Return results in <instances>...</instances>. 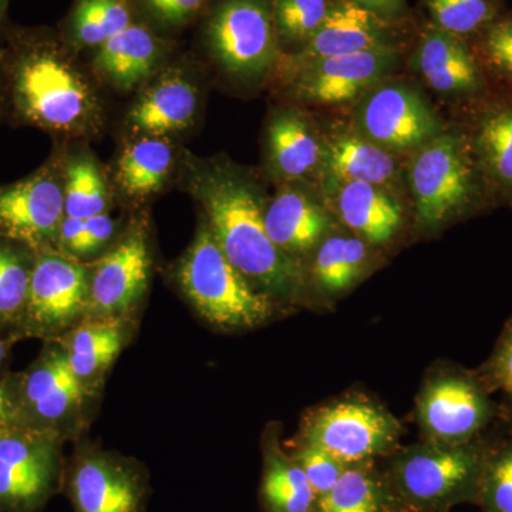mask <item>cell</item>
Segmentation results:
<instances>
[{"label": "cell", "instance_id": "obj_1", "mask_svg": "<svg viewBox=\"0 0 512 512\" xmlns=\"http://www.w3.org/2000/svg\"><path fill=\"white\" fill-rule=\"evenodd\" d=\"M181 187L200 204L204 222L241 274L276 302H301L308 281L302 264L281 251L265 228L268 200L249 171L228 158L183 150Z\"/></svg>", "mask_w": 512, "mask_h": 512}, {"label": "cell", "instance_id": "obj_2", "mask_svg": "<svg viewBox=\"0 0 512 512\" xmlns=\"http://www.w3.org/2000/svg\"><path fill=\"white\" fill-rule=\"evenodd\" d=\"M64 43L28 39L5 63L13 109L20 121L64 140H94L106 127V107L93 74Z\"/></svg>", "mask_w": 512, "mask_h": 512}, {"label": "cell", "instance_id": "obj_3", "mask_svg": "<svg viewBox=\"0 0 512 512\" xmlns=\"http://www.w3.org/2000/svg\"><path fill=\"white\" fill-rule=\"evenodd\" d=\"M491 444L423 440L396 450L380 470L392 512H448L460 504H476Z\"/></svg>", "mask_w": 512, "mask_h": 512}, {"label": "cell", "instance_id": "obj_4", "mask_svg": "<svg viewBox=\"0 0 512 512\" xmlns=\"http://www.w3.org/2000/svg\"><path fill=\"white\" fill-rule=\"evenodd\" d=\"M175 276L195 311L218 329L259 328L274 318L278 308L274 298L259 291L228 261L204 221L181 256Z\"/></svg>", "mask_w": 512, "mask_h": 512}, {"label": "cell", "instance_id": "obj_5", "mask_svg": "<svg viewBox=\"0 0 512 512\" xmlns=\"http://www.w3.org/2000/svg\"><path fill=\"white\" fill-rule=\"evenodd\" d=\"M409 181L421 231L443 228L467 214L480 202L485 184L470 138L457 131H441L414 151Z\"/></svg>", "mask_w": 512, "mask_h": 512}, {"label": "cell", "instance_id": "obj_6", "mask_svg": "<svg viewBox=\"0 0 512 512\" xmlns=\"http://www.w3.org/2000/svg\"><path fill=\"white\" fill-rule=\"evenodd\" d=\"M402 431V423L379 403L345 397L312 410L303 420L299 441L323 448L352 466L392 456Z\"/></svg>", "mask_w": 512, "mask_h": 512}, {"label": "cell", "instance_id": "obj_7", "mask_svg": "<svg viewBox=\"0 0 512 512\" xmlns=\"http://www.w3.org/2000/svg\"><path fill=\"white\" fill-rule=\"evenodd\" d=\"M477 373L456 366L434 370L421 386L416 417L423 440L466 444L481 439L497 407Z\"/></svg>", "mask_w": 512, "mask_h": 512}, {"label": "cell", "instance_id": "obj_8", "mask_svg": "<svg viewBox=\"0 0 512 512\" xmlns=\"http://www.w3.org/2000/svg\"><path fill=\"white\" fill-rule=\"evenodd\" d=\"M215 62L239 80L262 79L281 57L271 0H222L207 26Z\"/></svg>", "mask_w": 512, "mask_h": 512}, {"label": "cell", "instance_id": "obj_9", "mask_svg": "<svg viewBox=\"0 0 512 512\" xmlns=\"http://www.w3.org/2000/svg\"><path fill=\"white\" fill-rule=\"evenodd\" d=\"M59 477V436L46 427L0 429V508L32 512L52 494Z\"/></svg>", "mask_w": 512, "mask_h": 512}, {"label": "cell", "instance_id": "obj_10", "mask_svg": "<svg viewBox=\"0 0 512 512\" xmlns=\"http://www.w3.org/2000/svg\"><path fill=\"white\" fill-rule=\"evenodd\" d=\"M63 220V156L18 183L0 187V238L36 252L56 249Z\"/></svg>", "mask_w": 512, "mask_h": 512}, {"label": "cell", "instance_id": "obj_11", "mask_svg": "<svg viewBox=\"0 0 512 512\" xmlns=\"http://www.w3.org/2000/svg\"><path fill=\"white\" fill-rule=\"evenodd\" d=\"M151 262L146 221H133L113 248L89 268L84 319H123L134 311L147 291Z\"/></svg>", "mask_w": 512, "mask_h": 512}, {"label": "cell", "instance_id": "obj_12", "mask_svg": "<svg viewBox=\"0 0 512 512\" xmlns=\"http://www.w3.org/2000/svg\"><path fill=\"white\" fill-rule=\"evenodd\" d=\"M356 124L359 134L393 154L417 151L441 133L429 104L403 84H377L363 94Z\"/></svg>", "mask_w": 512, "mask_h": 512}, {"label": "cell", "instance_id": "obj_13", "mask_svg": "<svg viewBox=\"0 0 512 512\" xmlns=\"http://www.w3.org/2000/svg\"><path fill=\"white\" fill-rule=\"evenodd\" d=\"M89 268L79 259L56 251L36 252L32 265L25 318L39 333H59L86 312Z\"/></svg>", "mask_w": 512, "mask_h": 512}, {"label": "cell", "instance_id": "obj_14", "mask_svg": "<svg viewBox=\"0 0 512 512\" xmlns=\"http://www.w3.org/2000/svg\"><path fill=\"white\" fill-rule=\"evenodd\" d=\"M393 39L392 20L380 18L352 0H332L315 35L291 55H281L275 69L289 82L299 70L318 60L397 47Z\"/></svg>", "mask_w": 512, "mask_h": 512}, {"label": "cell", "instance_id": "obj_15", "mask_svg": "<svg viewBox=\"0 0 512 512\" xmlns=\"http://www.w3.org/2000/svg\"><path fill=\"white\" fill-rule=\"evenodd\" d=\"M397 47L367 50L318 60L289 80L292 93L306 103L335 104L359 99L377 86L399 62Z\"/></svg>", "mask_w": 512, "mask_h": 512}, {"label": "cell", "instance_id": "obj_16", "mask_svg": "<svg viewBox=\"0 0 512 512\" xmlns=\"http://www.w3.org/2000/svg\"><path fill=\"white\" fill-rule=\"evenodd\" d=\"M74 512H144L146 480L123 458L82 451L69 480Z\"/></svg>", "mask_w": 512, "mask_h": 512}, {"label": "cell", "instance_id": "obj_17", "mask_svg": "<svg viewBox=\"0 0 512 512\" xmlns=\"http://www.w3.org/2000/svg\"><path fill=\"white\" fill-rule=\"evenodd\" d=\"M201 110L200 86L181 66H168L141 87L127 111L130 136L173 138L197 123Z\"/></svg>", "mask_w": 512, "mask_h": 512}, {"label": "cell", "instance_id": "obj_18", "mask_svg": "<svg viewBox=\"0 0 512 512\" xmlns=\"http://www.w3.org/2000/svg\"><path fill=\"white\" fill-rule=\"evenodd\" d=\"M93 52L94 80L116 92L130 93L163 69L167 43L151 26L134 20Z\"/></svg>", "mask_w": 512, "mask_h": 512}, {"label": "cell", "instance_id": "obj_19", "mask_svg": "<svg viewBox=\"0 0 512 512\" xmlns=\"http://www.w3.org/2000/svg\"><path fill=\"white\" fill-rule=\"evenodd\" d=\"M265 228L276 247L302 264L303 256L313 254L333 231V222L315 195L301 183H289L281 184L275 197L268 201Z\"/></svg>", "mask_w": 512, "mask_h": 512}, {"label": "cell", "instance_id": "obj_20", "mask_svg": "<svg viewBox=\"0 0 512 512\" xmlns=\"http://www.w3.org/2000/svg\"><path fill=\"white\" fill-rule=\"evenodd\" d=\"M181 154L173 138L128 137L114 165V192L134 205L156 197L178 174Z\"/></svg>", "mask_w": 512, "mask_h": 512}, {"label": "cell", "instance_id": "obj_21", "mask_svg": "<svg viewBox=\"0 0 512 512\" xmlns=\"http://www.w3.org/2000/svg\"><path fill=\"white\" fill-rule=\"evenodd\" d=\"M265 136L266 168L279 183H303L320 168L323 143L302 111H274Z\"/></svg>", "mask_w": 512, "mask_h": 512}, {"label": "cell", "instance_id": "obj_22", "mask_svg": "<svg viewBox=\"0 0 512 512\" xmlns=\"http://www.w3.org/2000/svg\"><path fill=\"white\" fill-rule=\"evenodd\" d=\"M333 187V208L352 234L372 247L389 244L403 227L402 204L377 185L328 181Z\"/></svg>", "mask_w": 512, "mask_h": 512}, {"label": "cell", "instance_id": "obj_23", "mask_svg": "<svg viewBox=\"0 0 512 512\" xmlns=\"http://www.w3.org/2000/svg\"><path fill=\"white\" fill-rule=\"evenodd\" d=\"M414 56L421 76L439 93L470 96L483 89V70L463 37L431 26Z\"/></svg>", "mask_w": 512, "mask_h": 512}, {"label": "cell", "instance_id": "obj_24", "mask_svg": "<svg viewBox=\"0 0 512 512\" xmlns=\"http://www.w3.org/2000/svg\"><path fill=\"white\" fill-rule=\"evenodd\" d=\"M87 396L62 346L47 350L23 380L26 407L45 423H60L79 412Z\"/></svg>", "mask_w": 512, "mask_h": 512}, {"label": "cell", "instance_id": "obj_25", "mask_svg": "<svg viewBox=\"0 0 512 512\" xmlns=\"http://www.w3.org/2000/svg\"><path fill=\"white\" fill-rule=\"evenodd\" d=\"M326 181H359L390 188L397 183L394 154L376 146L362 134L342 133L323 143L322 164Z\"/></svg>", "mask_w": 512, "mask_h": 512}, {"label": "cell", "instance_id": "obj_26", "mask_svg": "<svg viewBox=\"0 0 512 512\" xmlns=\"http://www.w3.org/2000/svg\"><path fill=\"white\" fill-rule=\"evenodd\" d=\"M372 245L355 234H333L313 251L306 281L320 298H338L359 284L372 265Z\"/></svg>", "mask_w": 512, "mask_h": 512}, {"label": "cell", "instance_id": "obj_27", "mask_svg": "<svg viewBox=\"0 0 512 512\" xmlns=\"http://www.w3.org/2000/svg\"><path fill=\"white\" fill-rule=\"evenodd\" d=\"M123 343L121 319H86L64 335L62 348L87 394L99 389Z\"/></svg>", "mask_w": 512, "mask_h": 512}, {"label": "cell", "instance_id": "obj_28", "mask_svg": "<svg viewBox=\"0 0 512 512\" xmlns=\"http://www.w3.org/2000/svg\"><path fill=\"white\" fill-rule=\"evenodd\" d=\"M64 217L86 218L109 212L113 183L86 146L63 156Z\"/></svg>", "mask_w": 512, "mask_h": 512}, {"label": "cell", "instance_id": "obj_29", "mask_svg": "<svg viewBox=\"0 0 512 512\" xmlns=\"http://www.w3.org/2000/svg\"><path fill=\"white\" fill-rule=\"evenodd\" d=\"M470 141L485 184L512 200V101L484 111Z\"/></svg>", "mask_w": 512, "mask_h": 512}, {"label": "cell", "instance_id": "obj_30", "mask_svg": "<svg viewBox=\"0 0 512 512\" xmlns=\"http://www.w3.org/2000/svg\"><path fill=\"white\" fill-rule=\"evenodd\" d=\"M266 512H312L316 495L301 466L281 450L275 436L265 443L261 484Z\"/></svg>", "mask_w": 512, "mask_h": 512}, {"label": "cell", "instance_id": "obj_31", "mask_svg": "<svg viewBox=\"0 0 512 512\" xmlns=\"http://www.w3.org/2000/svg\"><path fill=\"white\" fill-rule=\"evenodd\" d=\"M134 22L131 0H76L64 25V45L76 53L96 50Z\"/></svg>", "mask_w": 512, "mask_h": 512}, {"label": "cell", "instance_id": "obj_32", "mask_svg": "<svg viewBox=\"0 0 512 512\" xmlns=\"http://www.w3.org/2000/svg\"><path fill=\"white\" fill-rule=\"evenodd\" d=\"M312 512H392L375 461L348 466L335 487L316 498Z\"/></svg>", "mask_w": 512, "mask_h": 512}, {"label": "cell", "instance_id": "obj_33", "mask_svg": "<svg viewBox=\"0 0 512 512\" xmlns=\"http://www.w3.org/2000/svg\"><path fill=\"white\" fill-rule=\"evenodd\" d=\"M434 28L471 39L500 16V0H426Z\"/></svg>", "mask_w": 512, "mask_h": 512}, {"label": "cell", "instance_id": "obj_34", "mask_svg": "<svg viewBox=\"0 0 512 512\" xmlns=\"http://www.w3.org/2000/svg\"><path fill=\"white\" fill-rule=\"evenodd\" d=\"M332 0H274L272 12L279 45L301 49L320 28Z\"/></svg>", "mask_w": 512, "mask_h": 512}, {"label": "cell", "instance_id": "obj_35", "mask_svg": "<svg viewBox=\"0 0 512 512\" xmlns=\"http://www.w3.org/2000/svg\"><path fill=\"white\" fill-rule=\"evenodd\" d=\"M476 504L483 512H512V437L491 444Z\"/></svg>", "mask_w": 512, "mask_h": 512}, {"label": "cell", "instance_id": "obj_36", "mask_svg": "<svg viewBox=\"0 0 512 512\" xmlns=\"http://www.w3.org/2000/svg\"><path fill=\"white\" fill-rule=\"evenodd\" d=\"M30 274L25 256L0 242V320H10L25 316L28 303Z\"/></svg>", "mask_w": 512, "mask_h": 512}, {"label": "cell", "instance_id": "obj_37", "mask_svg": "<svg viewBox=\"0 0 512 512\" xmlns=\"http://www.w3.org/2000/svg\"><path fill=\"white\" fill-rule=\"evenodd\" d=\"M476 39L485 66L512 82V13L498 16Z\"/></svg>", "mask_w": 512, "mask_h": 512}, {"label": "cell", "instance_id": "obj_38", "mask_svg": "<svg viewBox=\"0 0 512 512\" xmlns=\"http://www.w3.org/2000/svg\"><path fill=\"white\" fill-rule=\"evenodd\" d=\"M291 456L301 466L309 484L315 491L316 498L332 490L348 468L345 463L333 457L328 451L313 446V444L303 443V441H299L298 447L295 448Z\"/></svg>", "mask_w": 512, "mask_h": 512}, {"label": "cell", "instance_id": "obj_39", "mask_svg": "<svg viewBox=\"0 0 512 512\" xmlns=\"http://www.w3.org/2000/svg\"><path fill=\"white\" fill-rule=\"evenodd\" d=\"M131 3L154 25L177 29L191 22L208 0H131Z\"/></svg>", "mask_w": 512, "mask_h": 512}, {"label": "cell", "instance_id": "obj_40", "mask_svg": "<svg viewBox=\"0 0 512 512\" xmlns=\"http://www.w3.org/2000/svg\"><path fill=\"white\" fill-rule=\"evenodd\" d=\"M490 392L503 390L512 393V318L498 339L497 345L487 362L477 372Z\"/></svg>", "mask_w": 512, "mask_h": 512}, {"label": "cell", "instance_id": "obj_41", "mask_svg": "<svg viewBox=\"0 0 512 512\" xmlns=\"http://www.w3.org/2000/svg\"><path fill=\"white\" fill-rule=\"evenodd\" d=\"M116 228V221L110 217L109 212L86 218L76 259L86 258V256L96 254L100 249L106 248L113 239Z\"/></svg>", "mask_w": 512, "mask_h": 512}, {"label": "cell", "instance_id": "obj_42", "mask_svg": "<svg viewBox=\"0 0 512 512\" xmlns=\"http://www.w3.org/2000/svg\"><path fill=\"white\" fill-rule=\"evenodd\" d=\"M352 2L392 22L402 15L406 5V0H352Z\"/></svg>", "mask_w": 512, "mask_h": 512}, {"label": "cell", "instance_id": "obj_43", "mask_svg": "<svg viewBox=\"0 0 512 512\" xmlns=\"http://www.w3.org/2000/svg\"><path fill=\"white\" fill-rule=\"evenodd\" d=\"M18 417V406L3 384H0V429L13 426Z\"/></svg>", "mask_w": 512, "mask_h": 512}, {"label": "cell", "instance_id": "obj_44", "mask_svg": "<svg viewBox=\"0 0 512 512\" xmlns=\"http://www.w3.org/2000/svg\"><path fill=\"white\" fill-rule=\"evenodd\" d=\"M9 0H0V25L5 19L6 10H8Z\"/></svg>", "mask_w": 512, "mask_h": 512}, {"label": "cell", "instance_id": "obj_45", "mask_svg": "<svg viewBox=\"0 0 512 512\" xmlns=\"http://www.w3.org/2000/svg\"><path fill=\"white\" fill-rule=\"evenodd\" d=\"M5 356H6L5 342H3L2 339H0V365H2L3 359H5Z\"/></svg>", "mask_w": 512, "mask_h": 512}, {"label": "cell", "instance_id": "obj_46", "mask_svg": "<svg viewBox=\"0 0 512 512\" xmlns=\"http://www.w3.org/2000/svg\"><path fill=\"white\" fill-rule=\"evenodd\" d=\"M508 396H510V400H511V404H512V393L508 394Z\"/></svg>", "mask_w": 512, "mask_h": 512}, {"label": "cell", "instance_id": "obj_47", "mask_svg": "<svg viewBox=\"0 0 512 512\" xmlns=\"http://www.w3.org/2000/svg\"><path fill=\"white\" fill-rule=\"evenodd\" d=\"M0 70H2V69H0Z\"/></svg>", "mask_w": 512, "mask_h": 512}]
</instances>
